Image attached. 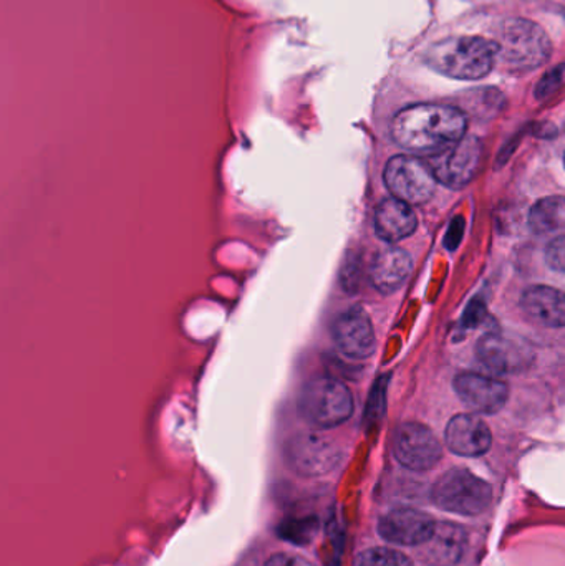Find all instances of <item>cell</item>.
I'll use <instances>...</instances> for the list:
<instances>
[{
    "instance_id": "cell-20",
    "label": "cell",
    "mask_w": 565,
    "mask_h": 566,
    "mask_svg": "<svg viewBox=\"0 0 565 566\" xmlns=\"http://www.w3.org/2000/svg\"><path fill=\"white\" fill-rule=\"evenodd\" d=\"M355 566H415L414 560L394 548L375 547L362 552Z\"/></svg>"
},
{
    "instance_id": "cell-13",
    "label": "cell",
    "mask_w": 565,
    "mask_h": 566,
    "mask_svg": "<svg viewBox=\"0 0 565 566\" xmlns=\"http://www.w3.org/2000/svg\"><path fill=\"white\" fill-rule=\"evenodd\" d=\"M444 441L454 454L480 458L490 451L493 436L483 419L474 415H460L448 422Z\"/></svg>"
},
{
    "instance_id": "cell-2",
    "label": "cell",
    "mask_w": 565,
    "mask_h": 566,
    "mask_svg": "<svg viewBox=\"0 0 565 566\" xmlns=\"http://www.w3.org/2000/svg\"><path fill=\"white\" fill-rule=\"evenodd\" d=\"M427 65L454 80H481L498 65L496 43L481 36H450L428 49Z\"/></svg>"
},
{
    "instance_id": "cell-1",
    "label": "cell",
    "mask_w": 565,
    "mask_h": 566,
    "mask_svg": "<svg viewBox=\"0 0 565 566\" xmlns=\"http://www.w3.org/2000/svg\"><path fill=\"white\" fill-rule=\"evenodd\" d=\"M468 119L461 109L420 103L400 109L391 119L390 133L400 148L411 153H441L467 135Z\"/></svg>"
},
{
    "instance_id": "cell-22",
    "label": "cell",
    "mask_w": 565,
    "mask_h": 566,
    "mask_svg": "<svg viewBox=\"0 0 565 566\" xmlns=\"http://www.w3.org/2000/svg\"><path fill=\"white\" fill-rule=\"evenodd\" d=\"M265 566H312L304 558L297 557V555L291 554H275L269 558Z\"/></svg>"
},
{
    "instance_id": "cell-10",
    "label": "cell",
    "mask_w": 565,
    "mask_h": 566,
    "mask_svg": "<svg viewBox=\"0 0 565 566\" xmlns=\"http://www.w3.org/2000/svg\"><path fill=\"white\" fill-rule=\"evenodd\" d=\"M332 336L337 348L354 359L374 355L377 345L370 316L362 306H354L338 315L332 325Z\"/></svg>"
},
{
    "instance_id": "cell-12",
    "label": "cell",
    "mask_w": 565,
    "mask_h": 566,
    "mask_svg": "<svg viewBox=\"0 0 565 566\" xmlns=\"http://www.w3.org/2000/svg\"><path fill=\"white\" fill-rule=\"evenodd\" d=\"M454 391L468 409L478 415H496L506 405V382L478 373H463L454 378Z\"/></svg>"
},
{
    "instance_id": "cell-17",
    "label": "cell",
    "mask_w": 565,
    "mask_h": 566,
    "mask_svg": "<svg viewBox=\"0 0 565 566\" xmlns=\"http://www.w3.org/2000/svg\"><path fill=\"white\" fill-rule=\"evenodd\" d=\"M417 226V214L411 205L397 198L385 199L375 212V231L388 244L410 238Z\"/></svg>"
},
{
    "instance_id": "cell-6",
    "label": "cell",
    "mask_w": 565,
    "mask_h": 566,
    "mask_svg": "<svg viewBox=\"0 0 565 566\" xmlns=\"http://www.w3.org/2000/svg\"><path fill=\"white\" fill-rule=\"evenodd\" d=\"M384 179L394 198L411 206L430 201L438 182L430 163L408 155L391 158L385 166Z\"/></svg>"
},
{
    "instance_id": "cell-19",
    "label": "cell",
    "mask_w": 565,
    "mask_h": 566,
    "mask_svg": "<svg viewBox=\"0 0 565 566\" xmlns=\"http://www.w3.org/2000/svg\"><path fill=\"white\" fill-rule=\"evenodd\" d=\"M530 226L537 234L565 228V199L546 198L537 201L530 212Z\"/></svg>"
},
{
    "instance_id": "cell-14",
    "label": "cell",
    "mask_w": 565,
    "mask_h": 566,
    "mask_svg": "<svg viewBox=\"0 0 565 566\" xmlns=\"http://www.w3.org/2000/svg\"><path fill=\"white\" fill-rule=\"evenodd\" d=\"M467 548V532L453 522H437L433 534L420 545V558L431 566L460 564Z\"/></svg>"
},
{
    "instance_id": "cell-9",
    "label": "cell",
    "mask_w": 565,
    "mask_h": 566,
    "mask_svg": "<svg viewBox=\"0 0 565 566\" xmlns=\"http://www.w3.org/2000/svg\"><path fill=\"white\" fill-rule=\"evenodd\" d=\"M285 459L292 471L304 478L327 474L341 461V452L327 439L304 432L294 436L285 444Z\"/></svg>"
},
{
    "instance_id": "cell-18",
    "label": "cell",
    "mask_w": 565,
    "mask_h": 566,
    "mask_svg": "<svg viewBox=\"0 0 565 566\" xmlns=\"http://www.w3.org/2000/svg\"><path fill=\"white\" fill-rule=\"evenodd\" d=\"M414 259L400 248H388L375 258L370 279L375 289L384 295L397 292L410 277Z\"/></svg>"
},
{
    "instance_id": "cell-5",
    "label": "cell",
    "mask_w": 565,
    "mask_h": 566,
    "mask_svg": "<svg viewBox=\"0 0 565 566\" xmlns=\"http://www.w3.org/2000/svg\"><path fill=\"white\" fill-rule=\"evenodd\" d=\"M431 501L441 511L474 517L490 507L493 489L467 469H451L435 482Z\"/></svg>"
},
{
    "instance_id": "cell-8",
    "label": "cell",
    "mask_w": 565,
    "mask_h": 566,
    "mask_svg": "<svg viewBox=\"0 0 565 566\" xmlns=\"http://www.w3.org/2000/svg\"><path fill=\"white\" fill-rule=\"evenodd\" d=\"M483 146L480 139L463 138L451 148L438 153L430 161L437 181L450 189H461L470 185L480 169Z\"/></svg>"
},
{
    "instance_id": "cell-4",
    "label": "cell",
    "mask_w": 565,
    "mask_h": 566,
    "mask_svg": "<svg viewBox=\"0 0 565 566\" xmlns=\"http://www.w3.org/2000/svg\"><path fill=\"white\" fill-rule=\"evenodd\" d=\"M299 411L315 428H337L354 415V396L341 379L315 376L302 388Z\"/></svg>"
},
{
    "instance_id": "cell-21",
    "label": "cell",
    "mask_w": 565,
    "mask_h": 566,
    "mask_svg": "<svg viewBox=\"0 0 565 566\" xmlns=\"http://www.w3.org/2000/svg\"><path fill=\"white\" fill-rule=\"evenodd\" d=\"M546 261L551 269L565 274V235L551 242L546 251Z\"/></svg>"
},
{
    "instance_id": "cell-7",
    "label": "cell",
    "mask_w": 565,
    "mask_h": 566,
    "mask_svg": "<svg viewBox=\"0 0 565 566\" xmlns=\"http://www.w3.org/2000/svg\"><path fill=\"white\" fill-rule=\"evenodd\" d=\"M394 454L404 468L425 472L441 461L443 448L427 426L420 422H405L395 432Z\"/></svg>"
},
{
    "instance_id": "cell-3",
    "label": "cell",
    "mask_w": 565,
    "mask_h": 566,
    "mask_svg": "<svg viewBox=\"0 0 565 566\" xmlns=\"http://www.w3.org/2000/svg\"><path fill=\"white\" fill-rule=\"evenodd\" d=\"M498 63L511 72H531L547 63L553 43L543 27L527 19H508L496 42Z\"/></svg>"
},
{
    "instance_id": "cell-16",
    "label": "cell",
    "mask_w": 565,
    "mask_h": 566,
    "mask_svg": "<svg viewBox=\"0 0 565 566\" xmlns=\"http://www.w3.org/2000/svg\"><path fill=\"white\" fill-rule=\"evenodd\" d=\"M521 308L537 325L547 328L565 326V293L553 286L534 285L524 290Z\"/></svg>"
},
{
    "instance_id": "cell-11",
    "label": "cell",
    "mask_w": 565,
    "mask_h": 566,
    "mask_svg": "<svg viewBox=\"0 0 565 566\" xmlns=\"http://www.w3.org/2000/svg\"><path fill=\"white\" fill-rule=\"evenodd\" d=\"M437 522L417 509L400 507L388 512L378 522L381 538L404 547H420L433 534Z\"/></svg>"
},
{
    "instance_id": "cell-23",
    "label": "cell",
    "mask_w": 565,
    "mask_h": 566,
    "mask_svg": "<svg viewBox=\"0 0 565 566\" xmlns=\"http://www.w3.org/2000/svg\"><path fill=\"white\" fill-rule=\"evenodd\" d=\"M564 166H565V155H564Z\"/></svg>"
},
{
    "instance_id": "cell-15",
    "label": "cell",
    "mask_w": 565,
    "mask_h": 566,
    "mask_svg": "<svg viewBox=\"0 0 565 566\" xmlns=\"http://www.w3.org/2000/svg\"><path fill=\"white\" fill-rule=\"evenodd\" d=\"M477 356L481 365L494 375H510L526 365L523 346L500 333H486L477 345Z\"/></svg>"
}]
</instances>
